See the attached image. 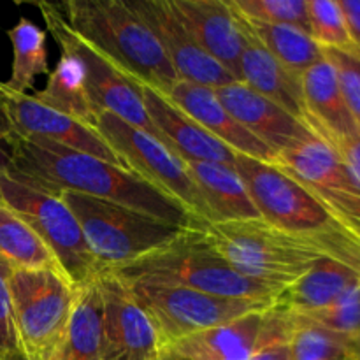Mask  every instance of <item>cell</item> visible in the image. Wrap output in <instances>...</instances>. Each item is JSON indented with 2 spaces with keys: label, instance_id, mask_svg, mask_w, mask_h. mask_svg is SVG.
<instances>
[{
  "label": "cell",
  "instance_id": "1",
  "mask_svg": "<svg viewBox=\"0 0 360 360\" xmlns=\"http://www.w3.org/2000/svg\"><path fill=\"white\" fill-rule=\"evenodd\" d=\"M11 164L7 172L48 192H72L109 200L150 214L165 224L188 227L195 214L129 169L41 139L7 137Z\"/></svg>",
  "mask_w": 360,
  "mask_h": 360
},
{
  "label": "cell",
  "instance_id": "2",
  "mask_svg": "<svg viewBox=\"0 0 360 360\" xmlns=\"http://www.w3.org/2000/svg\"><path fill=\"white\" fill-rule=\"evenodd\" d=\"M200 227L232 269L271 287L285 288L327 257L360 269V241L350 236H299L274 227L262 218L224 224L202 218Z\"/></svg>",
  "mask_w": 360,
  "mask_h": 360
},
{
  "label": "cell",
  "instance_id": "3",
  "mask_svg": "<svg viewBox=\"0 0 360 360\" xmlns=\"http://www.w3.org/2000/svg\"><path fill=\"white\" fill-rule=\"evenodd\" d=\"M56 6L79 37L136 83L169 94L179 81L157 37L127 0H67Z\"/></svg>",
  "mask_w": 360,
  "mask_h": 360
},
{
  "label": "cell",
  "instance_id": "4",
  "mask_svg": "<svg viewBox=\"0 0 360 360\" xmlns=\"http://www.w3.org/2000/svg\"><path fill=\"white\" fill-rule=\"evenodd\" d=\"M195 217L171 245L112 271L125 285L155 283L183 287L231 299H274L281 288L241 276L213 248Z\"/></svg>",
  "mask_w": 360,
  "mask_h": 360
},
{
  "label": "cell",
  "instance_id": "5",
  "mask_svg": "<svg viewBox=\"0 0 360 360\" xmlns=\"http://www.w3.org/2000/svg\"><path fill=\"white\" fill-rule=\"evenodd\" d=\"M58 195L79 221L101 274L112 273L146 253L171 245L186 229L109 200L72 192H60Z\"/></svg>",
  "mask_w": 360,
  "mask_h": 360
},
{
  "label": "cell",
  "instance_id": "6",
  "mask_svg": "<svg viewBox=\"0 0 360 360\" xmlns=\"http://www.w3.org/2000/svg\"><path fill=\"white\" fill-rule=\"evenodd\" d=\"M0 202L14 211L48 245L70 287L81 288L101 276L79 221L58 193L42 190L2 171Z\"/></svg>",
  "mask_w": 360,
  "mask_h": 360
},
{
  "label": "cell",
  "instance_id": "7",
  "mask_svg": "<svg viewBox=\"0 0 360 360\" xmlns=\"http://www.w3.org/2000/svg\"><path fill=\"white\" fill-rule=\"evenodd\" d=\"M14 322L27 360H53L63 348L76 288L51 271H13Z\"/></svg>",
  "mask_w": 360,
  "mask_h": 360
},
{
  "label": "cell",
  "instance_id": "8",
  "mask_svg": "<svg viewBox=\"0 0 360 360\" xmlns=\"http://www.w3.org/2000/svg\"><path fill=\"white\" fill-rule=\"evenodd\" d=\"M234 169L241 176L259 217L267 224L313 238L350 236L301 183L278 165L238 155Z\"/></svg>",
  "mask_w": 360,
  "mask_h": 360
},
{
  "label": "cell",
  "instance_id": "9",
  "mask_svg": "<svg viewBox=\"0 0 360 360\" xmlns=\"http://www.w3.org/2000/svg\"><path fill=\"white\" fill-rule=\"evenodd\" d=\"M35 6L41 11L46 28L51 32L53 39L63 55L74 56L83 67L84 83H86L88 95L95 109L98 112H111L165 144L162 134L155 129L153 122L148 116L139 83L125 76L108 56L102 55L90 42L79 37L69 27L56 4L37 2Z\"/></svg>",
  "mask_w": 360,
  "mask_h": 360
},
{
  "label": "cell",
  "instance_id": "10",
  "mask_svg": "<svg viewBox=\"0 0 360 360\" xmlns=\"http://www.w3.org/2000/svg\"><path fill=\"white\" fill-rule=\"evenodd\" d=\"M127 287L153 322L164 350L190 334L232 322L248 313L264 311L273 304V299L220 297L171 285L136 283Z\"/></svg>",
  "mask_w": 360,
  "mask_h": 360
},
{
  "label": "cell",
  "instance_id": "11",
  "mask_svg": "<svg viewBox=\"0 0 360 360\" xmlns=\"http://www.w3.org/2000/svg\"><path fill=\"white\" fill-rule=\"evenodd\" d=\"M94 129L116 151L130 172L174 199L192 214L210 220V211L190 176L185 160L157 137L104 111L97 115Z\"/></svg>",
  "mask_w": 360,
  "mask_h": 360
},
{
  "label": "cell",
  "instance_id": "12",
  "mask_svg": "<svg viewBox=\"0 0 360 360\" xmlns=\"http://www.w3.org/2000/svg\"><path fill=\"white\" fill-rule=\"evenodd\" d=\"M273 164L301 183L352 238L360 241V188L330 144L313 136L280 151Z\"/></svg>",
  "mask_w": 360,
  "mask_h": 360
},
{
  "label": "cell",
  "instance_id": "13",
  "mask_svg": "<svg viewBox=\"0 0 360 360\" xmlns=\"http://www.w3.org/2000/svg\"><path fill=\"white\" fill-rule=\"evenodd\" d=\"M0 104L6 111L14 136L23 139L51 141L127 169L116 151L98 136L94 127L84 125L70 116L41 104L30 94L13 91L4 81H0Z\"/></svg>",
  "mask_w": 360,
  "mask_h": 360
},
{
  "label": "cell",
  "instance_id": "14",
  "mask_svg": "<svg viewBox=\"0 0 360 360\" xmlns=\"http://www.w3.org/2000/svg\"><path fill=\"white\" fill-rule=\"evenodd\" d=\"M104 299L101 360H158L164 347L153 322L129 287L112 274L98 276Z\"/></svg>",
  "mask_w": 360,
  "mask_h": 360
},
{
  "label": "cell",
  "instance_id": "15",
  "mask_svg": "<svg viewBox=\"0 0 360 360\" xmlns=\"http://www.w3.org/2000/svg\"><path fill=\"white\" fill-rule=\"evenodd\" d=\"M127 4L157 37L179 79L213 90L234 83L236 77L197 44L171 0H127Z\"/></svg>",
  "mask_w": 360,
  "mask_h": 360
},
{
  "label": "cell",
  "instance_id": "16",
  "mask_svg": "<svg viewBox=\"0 0 360 360\" xmlns=\"http://www.w3.org/2000/svg\"><path fill=\"white\" fill-rule=\"evenodd\" d=\"M171 6L197 44L241 83L246 32L229 0H171Z\"/></svg>",
  "mask_w": 360,
  "mask_h": 360
},
{
  "label": "cell",
  "instance_id": "17",
  "mask_svg": "<svg viewBox=\"0 0 360 360\" xmlns=\"http://www.w3.org/2000/svg\"><path fill=\"white\" fill-rule=\"evenodd\" d=\"M214 94L236 122L241 123L276 155L315 136L304 123L245 83L234 81L221 88H214Z\"/></svg>",
  "mask_w": 360,
  "mask_h": 360
},
{
  "label": "cell",
  "instance_id": "18",
  "mask_svg": "<svg viewBox=\"0 0 360 360\" xmlns=\"http://www.w3.org/2000/svg\"><path fill=\"white\" fill-rule=\"evenodd\" d=\"M139 88L148 116L155 129L162 134L169 150L183 160L234 165L238 153L202 129L167 94L148 84H139Z\"/></svg>",
  "mask_w": 360,
  "mask_h": 360
},
{
  "label": "cell",
  "instance_id": "19",
  "mask_svg": "<svg viewBox=\"0 0 360 360\" xmlns=\"http://www.w3.org/2000/svg\"><path fill=\"white\" fill-rule=\"evenodd\" d=\"M302 97L308 120L306 127L333 148L360 136L341 91L336 70L327 58L301 76Z\"/></svg>",
  "mask_w": 360,
  "mask_h": 360
},
{
  "label": "cell",
  "instance_id": "20",
  "mask_svg": "<svg viewBox=\"0 0 360 360\" xmlns=\"http://www.w3.org/2000/svg\"><path fill=\"white\" fill-rule=\"evenodd\" d=\"M167 95L202 129H206L232 151L267 164L274 162L276 153L232 118L231 112L218 101L213 88L179 79Z\"/></svg>",
  "mask_w": 360,
  "mask_h": 360
},
{
  "label": "cell",
  "instance_id": "21",
  "mask_svg": "<svg viewBox=\"0 0 360 360\" xmlns=\"http://www.w3.org/2000/svg\"><path fill=\"white\" fill-rule=\"evenodd\" d=\"M360 283V269L338 259H322L273 299L274 308L290 315H311L329 308Z\"/></svg>",
  "mask_w": 360,
  "mask_h": 360
},
{
  "label": "cell",
  "instance_id": "22",
  "mask_svg": "<svg viewBox=\"0 0 360 360\" xmlns=\"http://www.w3.org/2000/svg\"><path fill=\"white\" fill-rule=\"evenodd\" d=\"M241 18V16H239ZM243 21V20H241ZM246 44L241 55V83L255 90L262 97L283 108L288 115L306 125L304 97H302L301 76L281 65L246 28Z\"/></svg>",
  "mask_w": 360,
  "mask_h": 360
},
{
  "label": "cell",
  "instance_id": "23",
  "mask_svg": "<svg viewBox=\"0 0 360 360\" xmlns=\"http://www.w3.org/2000/svg\"><path fill=\"white\" fill-rule=\"evenodd\" d=\"M267 309L248 313L232 322L190 334L165 350H172L192 360H250L260 347Z\"/></svg>",
  "mask_w": 360,
  "mask_h": 360
},
{
  "label": "cell",
  "instance_id": "24",
  "mask_svg": "<svg viewBox=\"0 0 360 360\" xmlns=\"http://www.w3.org/2000/svg\"><path fill=\"white\" fill-rule=\"evenodd\" d=\"M185 164L210 211L207 221L224 224L260 218L234 165L195 160H185Z\"/></svg>",
  "mask_w": 360,
  "mask_h": 360
},
{
  "label": "cell",
  "instance_id": "25",
  "mask_svg": "<svg viewBox=\"0 0 360 360\" xmlns=\"http://www.w3.org/2000/svg\"><path fill=\"white\" fill-rule=\"evenodd\" d=\"M48 83L42 90L32 94L35 101L62 115L70 116L88 127H95L98 111L91 104L84 83V70L74 56H60L55 69L49 70Z\"/></svg>",
  "mask_w": 360,
  "mask_h": 360
},
{
  "label": "cell",
  "instance_id": "26",
  "mask_svg": "<svg viewBox=\"0 0 360 360\" xmlns=\"http://www.w3.org/2000/svg\"><path fill=\"white\" fill-rule=\"evenodd\" d=\"M104 333V299L98 278L76 288L72 313L62 350L69 360H101Z\"/></svg>",
  "mask_w": 360,
  "mask_h": 360
},
{
  "label": "cell",
  "instance_id": "27",
  "mask_svg": "<svg viewBox=\"0 0 360 360\" xmlns=\"http://www.w3.org/2000/svg\"><path fill=\"white\" fill-rule=\"evenodd\" d=\"M0 259L13 271H51L65 280L44 241L6 204L0 202Z\"/></svg>",
  "mask_w": 360,
  "mask_h": 360
},
{
  "label": "cell",
  "instance_id": "28",
  "mask_svg": "<svg viewBox=\"0 0 360 360\" xmlns=\"http://www.w3.org/2000/svg\"><path fill=\"white\" fill-rule=\"evenodd\" d=\"M241 16V14H239ZM253 37L281 63L297 76H302L308 69L323 58L322 48L313 37L290 25H269L243 18Z\"/></svg>",
  "mask_w": 360,
  "mask_h": 360
},
{
  "label": "cell",
  "instance_id": "29",
  "mask_svg": "<svg viewBox=\"0 0 360 360\" xmlns=\"http://www.w3.org/2000/svg\"><path fill=\"white\" fill-rule=\"evenodd\" d=\"M7 37L13 44V67L6 84L18 94H28L34 88L35 77L49 74L46 32L28 18H20L7 30Z\"/></svg>",
  "mask_w": 360,
  "mask_h": 360
},
{
  "label": "cell",
  "instance_id": "30",
  "mask_svg": "<svg viewBox=\"0 0 360 360\" xmlns=\"http://www.w3.org/2000/svg\"><path fill=\"white\" fill-rule=\"evenodd\" d=\"M290 315V313H288ZM292 316L288 347L290 360H359V345L336 333L308 322L301 316Z\"/></svg>",
  "mask_w": 360,
  "mask_h": 360
},
{
  "label": "cell",
  "instance_id": "31",
  "mask_svg": "<svg viewBox=\"0 0 360 360\" xmlns=\"http://www.w3.org/2000/svg\"><path fill=\"white\" fill-rule=\"evenodd\" d=\"M308 14L311 37L320 48L360 56L340 0H308Z\"/></svg>",
  "mask_w": 360,
  "mask_h": 360
},
{
  "label": "cell",
  "instance_id": "32",
  "mask_svg": "<svg viewBox=\"0 0 360 360\" xmlns=\"http://www.w3.org/2000/svg\"><path fill=\"white\" fill-rule=\"evenodd\" d=\"M243 18L269 25H290L311 35L308 0H229Z\"/></svg>",
  "mask_w": 360,
  "mask_h": 360
},
{
  "label": "cell",
  "instance_id": "33",
  "mask_svg": "<svg viewBox=\"0 0 360 360\" xmlns=\"http://www.w3.org/2000/svg\"><path fill=\"white\" fill-rule=\"evenodd\" d=\"M301 319L340 334L360 347V283L329 308L311 315H302Z\"/></svg>",
  "mask_w": 360,
  "mask_h": 360
},
{
  "label": "cell",
  "instance_id": "34",
  "mask_svg": "<svg viewBox=\"0 0 360 360\" xmlns=\"http://www.w3.org/2000/svg\"><path fill=\"white\" fill-rule=\"evenodd\" d=\"M290 330L292 316L271 304L266 311L260 347L250 360H290Z\"/></svg>",
  "mask_w": 360,
  "mask_h": 360
},
{
  "label": "cell",
  "instance_id": "35",
  "mask_svg": "<svg viewBox=\"0 0 360 360\" xmlns=\"http://www.w3.org/2000/svg\"><path fill=\"white\" fill-rule=\"evenodd\" d=\"M13 269L0 259V360H27L21 352L14 322L13 299L9 290V278Z\"/></svg>",
  "mask_w": 360,
  "mask_h": 360
},
{
  "label": "cell",
  "instance_id": "36",
  "mask_svg": "<svg viewBox=\"0 0 360 360\" xmlns=\"http://www.w3.org/2000/svg\"><path fill=\"white\" fill-rule=\"evenodd\" d=\"M322 53L323 58L329 60L330 65L336 70L343 97L360 132V56L323 48Z\"/></svg>",
  "mask_w": 360,
  "mask_h": 360
},
{
  "label": "cell",
  "instance_id": "37",
  "mask_svg": "<svg viewBox=\"0 0 360 360\" xmlns=\"http://www.w3.org/2000/svg\"><path fill=\"white\" fill-rule=\"evenodd\" d=\"M338 155L341 157V160L345 162V165L348 167L350 174L354 176L355 183L359 185L360 188V136L354 137L348 143L340 144L338 148H334Z\"/></svg>",
  "mask_w": 360,
  "mask_h": 360
},
{
  "label": "cell",
  "instance_id": "38",
  "mask_svg": "<svg viewBox=\"0 0 360 360\" xmlns=\"http://www.w3.org/2000/svg\"><path fill=\"white\" fill-rule=\"evenodd\" d=\"M341 11L347 18L348 30L360 55V0H340Z\"/></svg>",
  "mask_w": 360,
  "mask_h": 360
},
{
  "label": "cell",
  "instance_id": "39",
  "mask_svg": "<svg viewBox=\"0 0 360 360\" xmlns=\"http://www.w3.org/2000/svg\"><path fill=\"white\" fill-rule=\"evenodd\" d=\"M11 134H13V130H11L9 120H7L2 104H0V143H6Z\"/></svg>",
  "mask_w": 360,
  "mask_h": 360
},
{
  "label": "cell",
  "instance_id": "40",
  "mask_svg": "<svg viewBox=\"0 0 360 360\" xmlns=\"http://www.w3.org/2000/svg\"><path fill=\"white\" fill-rule=\"evenodd\" d=\"M11 164V157H9V151H7L6 144L0 143V172L7 171Z\"/></svg>",
  "mask_w": 360,
  "mask_h": 360
},
{
  "label": "cell",
  "instance_id": "41",
  "mask_svg": "<svg viewBox=\"0 0 360 360\" xmlns=\"http://www.w3.org/2000/svg\"><path fill=\"white\" fill-rule=\"evenodd\" d=\"M158 360H192V359L183 357V355L176 354V352H172V350H164V352H162L160 359H158Z\"/></svg>",
  "mask_w": 360,
  "mask_h": 360
},
{
  "label": "cell",
  "instance_id": "42",
  "mask_svg": "<svg viewBox=\"0 0 360 360\" xmlns=\"http://www.w3.org/2000/svg\"><path fill=\"white\" fill-rule=\"evenodd\" d=\"M53 360H69V357H67V355H65V352L60 350L58 354H56V357L53 359Z\"/></svg>",
  "mask_w": 360,
  "mask_h": 360
},
{
  "label": "cell",
  "instance_id": "43",
  "mask_svg": "<svg viewBox=\"0 0 360 360\" xmlns=\"http://www.w3.org/2000/svg\"><path fill=\"white\" fill-rule=\"evenodd\" d=\"M359 350H360V347H359Z\"/></svg>",
  "mask_w": 360,
  "mask_h": 360
},
{
  "label": "cell",
  "instance_id": "44",
  "mask_svg": "<svg viewBox=\"0 0 360 360\" xmlns=\"http://www.w3.org/2000/svg\"><path fill=\"white\" fill-rule=\"evenodd\" d=\"M359 360H360V359H359Z\"/></svg>",
  "mask_w": 360,
  "mask_h": 360
}]
</instances>
